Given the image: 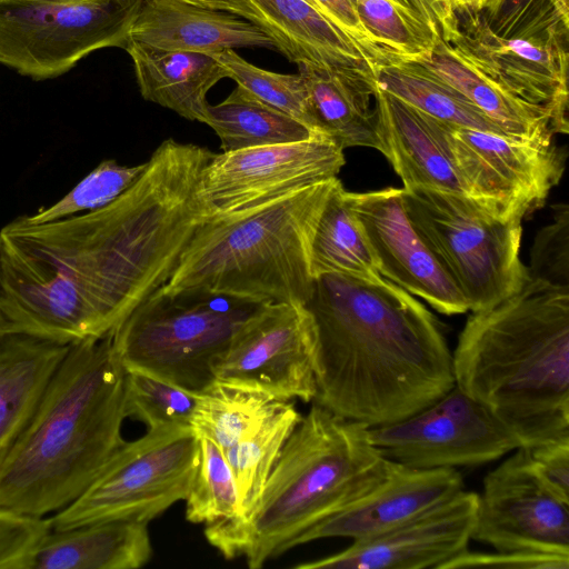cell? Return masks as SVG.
Wrapping results in <instances>:
<instances>
[{"mask_svg": "<svg viewBox=\"0 0 569 569\" xmlns=\"http://www.w3.org/2000/svg\"><path fill=\"white\" fill-rule=\"evenodd\" d=\"M316 330L313 402L367 427L422 410L455 387L438 319L380 277L322 274L305 305Z\"/></svg>", "mask_w": 569, "mask_h": 569, "instance_id": "7a4b0ae2", "label": "cell"}, {"mask_svg": "<svg viewBox=\"0 0 569 569\" xmlns=\"http://www.w3.org/2000/svg\"><path fill=\"white\" fill-rule=\"evenodd\" d=\"M455 383L520 447L569 437V288L529 276L472 312L452 352Z\"/></svg>", "mask_w": 569, "mask_h": 569, "instance_id": "277c9868", "label": "cell"}, {"mask_svg": "<svg viewBox=\"0 0 569 569\" xmlns=\"http://www.w3.org/2000/svg\"><path fill=\"white\" fill-rule=\"evenodd\" d=\"M301 419L290 401L267 417L251 433L223 452L237 485L241 517L254 508L280 451Z\"/></svg>", "mask_w": 569, "mask_h": 569, "instance_id": "1f68e13d", "label": "cell"}, {"mask_svg": "<svg viewBox=\"0 0 569 569\" xmlns=\"http://www.w3.org/2000/svg\"><path fill=\"white\" fill-rule=\"evenodd\" d=\"M471 539L498 551L569 555V503L536 476L523 447L485 477Z\"/></svg>", "mask_w": 569, "mask_h": 569, "instance_id": "9a60e30c", "label": "cell"}, {"mask_svg": "<svg viewBox=\"0 0 569 569\" xmlns=\"http://www.w3.org/2000/svg\"><path fill=\"white\" fill-rule=\"evenodd\" d=\"M483 17L492 32L505 39L569 36L568 0H502L492 14Z\"/></svg>", "mask_w": 569, "mask_h": 569, "instance_id": "74e56055", "label": "cell"}, {"mask_svg": "<svg viewBox=\"0 0 569 569\" xmlns=\"http://www.w3.org/2000/svg\"><path fill=\"white\" fill-rule=\"evenodd\" d=\"M380 152L389 160L403 189H428L467 196L452 163L445 123L375 83Z\"/></svg>", "mask_w": 569, "mask_h": 569, "instance_id": "ffe728a7", "label": "cell"}, {"mask_svg": "<svg viewBox=\"0 0 569 569\" xmlns=\"http://www.w3.org/2000/svg\"><path fill=\"white\" fill-rule=\"evenodd\" d=\"M191 3L228 11L244 19H248L258 26L257 17L244 0H186Z\"/></svg>", "mask_w": 569, "mask_h": 569, "instance_id": "f6af8a7d", "label": "cell"}, {"mask_svg": "<svg viewBox=\"0 0 569 569\" xmlns=\"http://www.w3.org/2000/svg\"><path fill=\"white\" fill-rule=\"evenodd\" d=\"M463 490L456 468L416 469L389 460L371 492L296 537L289 549L325 538L359 540L387 531Z\"/></svg>", "mask_w": 569, "mask_h": 569, "instance_id": "d6986e66", "label": "cell"}, {"mask_svg": "<svg viewBox=\"0 0 569 569\" xmlns=\"http://www.w3.org/2000/svg\"><path fill=\"white\" fill-rule=\"evenodd\" d=\"M502 0H478V10L486 16L492 14Z\"/></svg>", "mask_w": 569, "mask_h": 569, "instance_id": "c3c4849f", "label": "cell"}, {"mask_svg": "<svg viewBox=\"0 0 569 569\" xmlns=\"http://www.w3.org/2000/svg\"><path fill=\"white\" fill-rule=\"evenodd\" d=\"M69 345L23 333L0 340V466L30 421Z\"/></svg>", "mask_w": 569, "mask_h": 569, "instance_id": "484cf974", "label": "cell"}, {"mask_svg": "<svg viewBox=\"0 0 569 569\" xmlns=\"http://www.w3.org/2000/svg\"><path fill=\"white\" fill-rule=\"evenodd\" d=\"M353 2L368 31L395 57L415 61L427 58L440 39L427 21L393 0Z\"/></svg>", "mask_w": 569, "mask_h": 569, "instance_id": "836d02e7", "label": "cell"}, {"mask_svg": "<svg viewBox=\"0 0 569 569\" xmlns=\"http://www.w3.org/2000/svg\"><path fill=\"white\" fill-rule=\"evenodd\" d=\"M228 78L266 104L302 122L313 132L308 91L303 77L261 69L229 49L214 53ZM318 134V133H317Z\"/></svg>", "mask_w": 569, "mask_h": 569, "instance_id": "8d00e7d4", "label": "cell"}, {"mask_svg": "<svg viewBox=\"0 0 569 569\" xmlns=\"http://www.w3.org/2000/svg\"><path fill=\"white\" fill-rule=\"evenodd\" d=\"M141 0H0V63L57 78L91 52L124 48Z\"/></svg>", "mask_w": 569, "mask_h": 569, "instance_id": "30bf717a", "label": "cell"}, {"mask_svg": "<svg viewBox=\"0 0 569 569\" xmlns=\"http://www.w3.org/2000/svg\"><path fill=\"white\" fill-rule=\"evenodd\" d=\"M552 208V221L536 234L527 270L533 278L569 288V207Z\"/></svg>", "mask_w": 569, "mask_h": 569, "instance_id": "f35d334b", "label": "cell"}, {"mask_svg": "<svg viewBox=\"0 0 569 569\" xmlns=\"http://www.w3.org/2000/svg\"><path fill=\"white\" fill-rule=\"evenodd\" d=\"M49 530L48 517H27L0 508V569H22Z\"/></svg>", "mask_w": 569, "mask_h": 569, "instance_id": "60d3db41", "label": "cell"}, {"mask_svg": "<svg viewBox=\"0 0 569 569\" xmlns=\"http://www.w3.org/2000/svg\"><path fill=\"white\" fill-rule=\"evenodd\" d=\"M456 14L458 34L450 44L502 88L546 109L557 134L568 133V36L505 39L481 11Z\"/></svg>", "mask_w": 569, "mask_h": 569, "instance_id": "2e32d148", "label": "cell"}, {"mask_svg": "<svg viewBox=\"0 0 569 569\" xmlns=\"http://www.w3.org/2000/svg\"><path fill=\"white\" fill-rule=\"evenodd\" d=\"M478 495L451 498L381 533L295 569H423L440 567L468 549Z\"/></svg>", "mask_w": 569, "mask_h": 569, "instance_id": "ac0fdd59", "label": "cell"}, {"mask_svg": "<svg viewBox=\"0 0 569 569\" xmlns=\"http://www.w3.org/2000/svg\"><path fill=\"white\" fill-rule=\"evenodd\" d=\"M284 402L264 391L216 380L199 393L191 427L223 453Z\"/></svg>", "mask_w": 569, "mask_h": 569, "instance_id": "4dcf8cb0", "label": "cell"}, {"mask_svg": "<svg viewBox=\"0 0 569 569\" xmlns=\"http://www.w3.org/2000/svg\"><path fill=\"white\" fill-rule=\"evenodd\" d=\"M430 20L445 42H452L458 34V18L450 0H421Z\"/></svg>", "mask_w": 569, "mask_h": 569, "instance_id": "ee69618b", "label": "cell"}, {"mask_svg": "<svg viewBox=\"0 0 569 569\" xmlns=\"http://www.w3.org/2000/svg\"><path fill=\"white\" fill-rule=\"evenodd\" d=\"M336 178L211 217L194 231L161 291L306 305L315 282L312 236Z\"/></svg>", "mask_w": 569, "mask_h": 569, "instance_id": "8992f818", "label": "cell"}, {"mask_svg": "<svg viewBox=\"0 0 569 569\" xmlns=\"http://www.w3.org/2000/svg\"><path fill=\"white\" fill-rule=\"evenodd\" d=\"M266 302L158 289L112 331L124 370L150 373L194 393L214 381L213 365Z\"/></svg>", "mask_w": 569, "mask_h": 569, "instance_id": "52a82bcc", "label": "cell"}, {"mask_svg": "<svg viewBox=\"0 0 569 569\" xmlns=\"http://www.w3.org/2000/svg\"><path fill=\"white\" fill-rule=\"evenodd\" d=\"M569 569V555L532 551L473 552L468 549L440 569L457 568Z\"/></svg>", "mask_w": 569, "mask_h": 569, "instance_id": "b9f144b4", "label": "cell"}, {"mask_svg": "<svg viewBox=\"0 0 569 569\" xmlns=\"http://www.w3.org/2000/svg\"><path fill=\"white\" fill-rule=\"evenodd\" d=\"M124 382L111 333L69 345L0 466V508L46 518L86 490L124 443Z\"/></svg>", "mask_w": 569, "mask_h": 569, "instance_id": "3957f363", "label": "cell"}, {"mask_svg": "<svg viewBox=\"0 0 569 569\" xmlns=\"http://www.w3.org/2000/svg\"><path fill=\"white\" fill-rule=\"evenodd\" d=\"M311 268L315 279L330 273L380 277L369 243L350 207L348 191L338 177L315 227Z\"/></svg>", "mask_w": 569, "mask_h": 569, "instance_id": "f1b7e54d", "label": "cell"}, {"mask_svg": "<svg viewBox=\"0 0 569 569\" xmlns=\"http://www.w3.org/2000/svg\"><path fill=\"white\" fill-rule=\"evenodd\" d=\"M456 13L478 10V0H450Z\"/></svg>", "mask_w": 569, "mask_h": 569, "instance_id": "7dc6e473", "label": "cell"}, {"mask_svg": "<svg viewBox=\"0 0 569 569\" xmlns=\"http://www.w3.org/2000/svg\"><path fill=\"white\" fill-rule=\"evenodd\" d=\"M203 123L220 138L222 151L293 142L319 136L239 86L220 103H208Z\"/></svg>", "mask_w": 569, "mask_h": 569, "instance_id": "f546056e", "label": "cell"}, {"mask_svg": "<svg viewBox=\"0 0 569 569\" xmlns=\"http://www.w3.org/2000/svg\"><path fill=\"white\" fill-rule=\"evenodd\" d=\"M525 449L536 476L552 493L569 503V437Z\"/></svg>", "mask_w": 569, "mask_h": 569, "instance_id": "7bdbcfd3", "label": "cell"}, {"mask_svg": "<svg viewBox=\"0 0 569 569\" xmlns=\"http://www.w3.org/2000/svg\"><path fill=\"white\" fill-rule=\"evenodd\" d=\"M393 1H396L403 8L408 9L409 11L415 13L417 17L427 21L435 29V27L430 20L429 13L427 11V8L425 7V4L422 3L421 0H393ZM435 31H436V29H435Z\"/></svg>", "mask_w": 569, "mask_h": 569, "instance_id": "bcb514c9", "label": "cell"}, {"mask_svg": "<svg viewBox=\"0 0 569 569\" xmlns=\"http://www.w3.org/2000/svg\"><path fill=\"white\" fill-rule=\"evenodd\" d=\"M372 74L379 88L450 126L508 134L419 61L393 58L375 67Z\"/></svg>", "mask_w": 569, "mask_h": 569, "instance_id": "83f0119b", "label": "cell"}, {"mask_svg": "<svg viewBox=\"0 0 569 569\" xmlns=\"http://www.w3.org/2000/svg\"><path fill=\"white\" fill-rule=\"evenodd\" d=\"M128 41L209 54L238 48L277 50L272 38L252 21L186 0H141Z\"/></svg>", "mask_w": 569, "mask_h": 569, "instance_id": "44dd1931", "label": "cell"}, {"mask_svg": "<svg viewBox=\"0 0 569 569\" xmlns=\"http://www.w3.org/2000/svg\"><path fill=\"white\" fill-rule=\"evenodd\" d=\"M199 393L188 391L143 371L126 370V416L148 429L191 426Z\"/></svg>", "mask_w": 569, "mask_h": 569, "instance_id": "d590c367", "label": "cell"}, {"mask_svg": "<svg viewBox=\"0 0 569 569\" xmlns=\"http://www.w3.org/2000/svg\"><path fill=\"white\" fill-rule=\"evenodd\" d=\"M139 90L144 100L203 123L207 93L228 72L216 54L153 48L127 41Z\"/></svg>", "mask_w": 569, "mask_h": 569, "instance_id": "cb8c5ba5", "label": "cell"}, {"mask_svg": "<svg viewBox=\"0 0 569 569\" xmlns=\"http://www.w3.org/2000/svg\"><path fill=\"white\" fill-rule=\"evenodd\" d=\"M213 156L162 141L139 180L111 203L0 229V308L8 333L70 345L103 338L160 289L212 214L199 192Z\"/></svg>", "mask_w": 569, "mask_h": 569, "instance_id": "6da1fadb", "label": "cell"}, {"mask_svg": "<svg viewBox=\"0 0 569 569\" xmlns=\"http://www.w3.org/2000/svg\"><path fill=\"white\" fill-rule=\"evenodd\" d=\"M151 556L148 522L112 520L50 529L22 569H136Z\"/></svg>", "mask_w": 569, "mask_h": 569, "instance_id": "7402d4cb", "label": "cell"}, {"mask_svg": "<svg viewBox=\"0 0 569 569\" xmlns=\"http://www.w3.org/2000/svg\"><path fill=\"white\" fill-rule=\"evenodd\" d=\"M348 200L382 278L422 298L440 313L469 310L456 283L410 222L401 188L348 191Z\"/></svg>", "mask_w": 569, "mask_h": 569, "instance_id": "e0dca14e", "label": "cell"}, {"mask_svg": "<svg viewBox=\"0 0 569 569\" xmlns=\"http://www.w3.org/2000/svg\"><path fill=\"white\" fill-rule=\"evenodd\" d=\"M343 150L313 136L213 153L201 172L199 192L212 217L240 213L338 177L346 163Z\"/></svg>", "mask_w": 569, "mask_h": 569, "instance_id": "4fadbf2b", "label": "cell"}, {"mask_svg": "<svg viewBox=\"0 0 569 569\" xmlns=\"http://www.w3.org/2000/svg\"><path fill=\"white\" fill-rule=\"evenodd\" d=\"M388 463L369 427L313 402L284 442L251 513L208 525L204 536L224 558L244 556L249 568L259 569L308 528L376 489Z\"/></svg>", "mask_w": 569, "mask_h": 569, "instance_id": "5b68a950", "label": "cell"}, {"mask_svg": "<svg viewBox=\"0 0 569 569\" xmlns=\"http://www.w3.org/2000/svg\"><path fill=\"white\" fill-rule=\"evenodd\" d=\"M191 426L148 429L113 453L70 505L48 517L51 530L112 520L148 522L186 500L199 465Z\"/></svg>", "mask_w": 569, "mask_h": 569, "instance_id": "9c48e42d", "label": "cell"}, {"mask_svg": "<svg viewBox=\"0 0 569 569\" xmlns=\"http://www.w3.org/2000/svg\"><path fill=\"white\" fill-rule=\"evenodd\" d=\"M309 99L313 130L343 149L381 150L377 132L375 93L370 71L298 64Z\"/></svg>", "mask_w": 569, "mask_h": 569, "instance_id": "603a6c76", "label": "cell"}, {"mask_svg": "<svg viewBox=\"0 0 569 569\" xmlns=\"http://www.w3.org/2000/svg\"><path fill=\"white\" fill-rule=\"evenodd\" d=\"M199 437V465L186 498V519L206 526L241 517L237 485L227 459L209 438Z\"/></svg>", "mask_w": 569, "mask_h": 569, "instance_id": "d6a6232c", "label": "cell"}, {"mask_svg": "<svg viewBox=\"0 0 569 569\" xmlns=\"http://www.w3.org/2000/svg\"><path fill=\"white\" fill-rule=\"evenodd\" d=\"M381 455L416 469L479 466L515 451L517 437L458 386L402 420L369 427Z\"/></svg>", "mask_w": 569, "mask_h": 569, "instance_id": "7c38bea8", "label": "cell"}, {"mask_svg": "<svg viewBox=\"0 0 569 569\" xmlns=\"http://www.w3.org/2000/svg\"><path fill=\"white\" fill-rule=\"evenodd\" d=\"M413 228L472 312L516 292L528 277L520 260L522 220L502 219L453 192L403 189Z\"/></svg>", "mask_w": 569, "mask_h": 569, "instance_id": "ba28073f", "label": "cell"}, {"mask_svg": "<svg viewBox=\"0 0 569 569\" xmlns=\"http://www.w3.org/2000/svg\"><path fill=\"white\" fill-rule=\"evenodd\" d=\"M8 335L7 323L0 308V340Z\"/></svg>", "mask_w": 569, "mask_h": 569, "instance_id": "681fc988", "label": "cell"}, {"mask_svg": "<svg viewBox=\"0 0 569 569\" xmlns=\"http://www.w3.org/2000/svg\"><path fill=\"white\" fill-rule=\"evenodd\" d=\"M452 163L469 198L502 219L541 208L565 171L566 154L509 134L445 123Z\"/></svg>", "mask_w": 569, "mask_h": 569, "instance_id": "8fae6325", "label": "cell"}, {"mask_svg": "<svg viewBox=\"0 0 569 569\" xmlns=\"http://www.w3.org/2000/svg\"><path fill=\"white\" fill-rule=\"evenodd\" d=\"M244 1L290 61L372 72L356 47L308 0Z\"/></svg>", "mask_w": 569, "mask_h": 569, "instance_id": "d4e9b609", "label": "cell"}, {"mask_svg": "<svg viewBox=\"0 0 569 569\" xmlns=\"http://www.w3.org/2000/svg\"><path fill=\"white\" fill-rule=\"evenodd\" d=\"M147 166V161L126 166L113 159H106L57 202L40 208L32 214L20 217L27 223L39 224L98 210L131 188L143 174Z\"/></svg>", "mask_w": 569, "mask_h": 569, "instance_id": "e575fe53", "label": "cell"}, {"mask_svg": "<svg viewBox=\"0 0 569 569\" xmlns=\"http://www.w3.org/2000/svg\"><path fill=\"white\" fill-rule=\"evenodd\" d=\"M463 94L506 133L542 144L553 143L551 116L516 97L471 64L450 43L438 39L429 57L417 60Z\"/></svg>", "mask_w": 569, "mask_h": 569, "instance_id": "4316f807", "label": "cell"}, {"mask_svg": "<svg viewBox=\"0 0 569 569\" xmlns=\"http://www.w3.org/2000/svg\"><path fill=\"white\" fill-rule=\"evenodd\" d=\"M359 51L371 71L398 58L385 50L362 23L353 0H308Z\"/></svg>", "mask_w": 569, "mask_h": 569, "instance_id": "ab89813d", "label": "cell"}, {"mask_svg": "<svg viewBox=\"0 0 569 569\" xmlns=\"http://www.w3.org/2000/svg\"><path fill=\"white\" fill-rule=\"evenodd\" d=\"M316 330L301 303H266L216 360V380L264 391L278 400L313 401Z\"/></svg>", "mask_w": 569, "mask_h": 569, "instance_id": "5bb4252c", "label": "cell"}]
</instances>
